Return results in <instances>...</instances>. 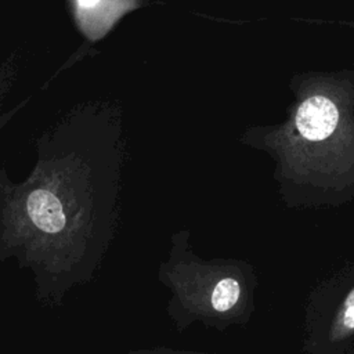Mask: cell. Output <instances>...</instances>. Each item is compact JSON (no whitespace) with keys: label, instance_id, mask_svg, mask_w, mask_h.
Returning a JSON list of instances; mask_svg holds the SVG:
<instances>
[{"label":"cell","instance_id":"obj_7","mask_svg":"<svg viewBox=\"0 0 354 354\" xmlns=\"http://www.w3.org/2000/svg\"><path fill=\"white\" fill-rule=\"evenodd\" d=\"M348 354H354V350H351V351H350V353H348Z\"/></svg>","mask_w":354,"mask_h":354},{"label":"cell","instance_id":"obj_4","mask_svg":"<svg viewBox=\"0 0 354 354\" xmlns=\"http://www.w3.org/2000/svg\"><path fill=\"white\" fill-rule=\"evenodd\" d=\"M26 214L39 232L55 235L65 228V214L61 203L51 192L44 189L35 191L29 195Z\"/></svg>","mask_w":354,"mask_h":354},{"label":"cell","instance_id":"obj_1","mask_svg":"<svg viewBox=\"0 0 354 354\" xmlns=\"http://www.w3.org/2000/svg\"><path fill=\"white\" fill-rule=\"evenodd\" d=\"M171 296L167 311L178 329L194 322L224 330L249 321L254 308L256 275L241 260H201L173 254L159 267Z\"/></svg>","mask_w":354,"mask_h":354},{"label":"cell","instance_id":"obj_3","mask_svg":"<svg viewBox=\"0 0 354 354\" xmlns=\"http://www.w3.org/2000/svg\"><path fill=\"white\" fill-rule=\"evenodd\" d=\"M339 122L336 105L324 95L307 98L297 109L296 126L300 134L311 141L329 137Z\"/></svg>","mask_w":354,"mask_h":354},{"label":"cell","instance_id":"obj_2","mask_svg":"<svg viewBox=\"0 0 354 354\" xmlns=\"http://www.w3.org/2000/svg\"><path fill=\"white\" fill-rule=\"evenodd\" d=\"M306 354H348L354 350V263L322 281L304 314Z\"/></svg>","mask_w":354,"mask_h":354},{"label":"cell","instance_id":"obj_5","mask_svg":"<svg viewBox=\"0 0 354 354\" xmlns=\"http://www.w3.org/2000/svg\"><path fill=\"white\" fill-rule=\"evenodd\" d=\"M131 354H220V353H199V351H188V350H173V348H152V350H144V351H137Z\"/></svg>","mask_w":354,"mask_h":354},{"label":"cell","instance_id":"obj_6","mask_svg":"<svg viewBox=\"0 0 354 354\" xmlns=\"http://www.w3.org/2000/svg\"><path fill=\"white\" fill-rule=\"evenodd\" d=\"M77 3L82 8H90V7H95L100 3V0H77Z\"/></svg>","mask_w":354,"mask_h":354}]
</instances>
